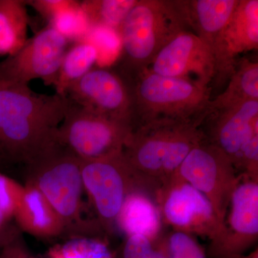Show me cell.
Instances as JSON below:
<instances>
[{
    "mask_svg": "<svg viewBox=\"0 0 258 258\" xmlns=\"http://www.w3.org/2000/svg\"><path fill=\"white\" fill-rule=\"evenodd\" d=\"M84 191L89 197L98 222L111 230L131 193L147 191L155 199L156 193L141 179L125 160L123 152L96 160L81 161Z\"/></svg>",
    "mask_w": 258,
    "mask_h": 258,
    "instance_id": "7",
    "label": "cell"
},
{
    "mask_svg": "<svg viewBox=\"0 0 258 258\" xmlns=\"http://www.w3.org/2000/svg\"><path fill=\"white\" fill-rule=\"evenodd\" d=\"M225 258H258V250L257 248L254 250L253 252H251L250 254L244 255V254H239V255L230 256V257Z\"/></svg>",
    "mask_w": 258,
    "mask_h": 258,
    "instance_id": "30",
    "label": "cell"
},
{
    "mask_svg": "<svg viewBox=\"0 0 258 258\" xmlns=\"http://www.w3.org/2000/svg\"><path fill=\"white\" fill-rule=\"evenodd\" d=\"M123 258H164L154 247V242L142 235L127 237Z\"/></svg>",
    "mask_w": 258,
    "mask_h": 258,
    "instance_id": "26",
    "label": "cell"
},
{
    "mask_svg": "<svg viewBox=\"0 0 258 258\" xmlns=\"http://www.w3.org/2000/svg\"><path fill=\"white\" fill-rule=\"evenodd\" d=\"M176 174L208 199L225 225L231 198L241 179L230 158L204 140L186 156Z\"/></svg>",
    "mask_w": 258,
    "mask_h": 258,
    "instance_id": "9",
    "label": "cell"
},
{
    "mask_svg": "<svg viewBox=\"0 0 258 258\" xmlns=\"http://www.w3.org/2000/svg\"><path fill=\"white\" fill-rule=\"evenodd\" d=\"M57 247L64 258H113L107 244L94 237H75Z\"/></svg>",
    "mask_w": 258,
    "mask_h": 258,
    "instance_id": "24",
    "label": "cell"
},
{
    "mask_svg": "<svg viewBox=\"0 0 258 258\" xmlns=\"http://www.w3.org/2000/svg\"><path fill=\"white\" fill-rule=\"evenodd\" d=\"M187 26L176 0H138L120 25L119 72L130 84Z\"/></svg>",
    "mask_w": 258,
    "mask_h": 258,
    "instance_id": "3",
    "label": "cell"
},
{
    "mask_svg": "<svg viewBox=\"0 0 258 258\" xmlns=\"http://www.w3.org/2000/svg\"><path fill=\"white\" fill-rule=\"evenodd\" d=\"M25 5L22 0H0V55H14L28 40Z\"/></svg>",
    "mask_w": 258,
    "mask_h": 258,
    "instance_id": "20",
    "label": "cell"
},
{
    "mask_svg": "<svg viewBox=\"0 0 258 258\" xmlns=\"http://www.w3.org/2000/svg\"><path fill=\"white\" fill-rule=\"evenodd\" d=\"M146 70L209 88H211L215 74L211 50L200 37L188 30L179 32L171 39Z\"/></svg>",
    "mask_w": 258,
    "mask_h": 258,
    "instance_id": "12",
    "label": "cell"
},
{
    "mask_svg": "<svg viewBox=\"0 0 258 258\" xmlns=\"http://www.w3.org/2000/svg\"><path fill=\"white\" fill-rule=\"evenodd\" d=\"M249 101H258V62L242 59L236 63L225 89L212 98L206 113L232 108Z\"/></svg>",
    "mask_w": 258,
    "mask_h": 258,
    "instance_id": "19",
    "label": "cell"
},
{
    "mask_svg": "<svg viewBox=\"0 0 258 258\" xmlns=\"http://www.w3.org/2000/svg\"><path fill=\"white\" fill-rule=\"evenodd\" d=\"M98 58V47L90 40L85 39L71 45L62 59L54 85L56 93L64 96L68 88L91 71Z\"/></svg>",
    "mask_w": 258,
    "mask_h": 258,
    "instance_id": "21",
    "label": "cell"
},
{
    "mask_svg": "<svg viewBox=\"0 0 258 258\" xmlns=\"http://www.w3.org/2000/svg\"><path fill=\"white\" fill-rule=\"evenodd\" d=\"M138 0H86L81 9L90 29L108 28L118 31L125 17Z\"/></svg>",
    "mask_w": 258,
    "mask_h": 258,
    "instance_id": "22",
    "label": "cell"
},
{
    "mask_svg": "<svg viewBox=\"0 0 258 258\" xmlns=\"http://www.w3.org/2000/svg\"><path fill=\"white\" fill-rule=\"evenodd\" d=\"M240 0H176L187 28L211 50Z\"/></svg>",
    "mask_w": 258,
    "mask_h": 258,
    "instance_id": "16",
    "label": "cell"
},
{
    "mask_svg": "<svg viewBox=\"0 0 258 258\" xmlns=\"http://www.w3.org/2000/svg\"><path fill=\"white\" fill-rule=\"evenodd\" d=\"M66 96L0 81V166L26 167L55 143Z\"/></svg>",
    "mask_w": 258,
    "mask_h": 258,
    "instance_id": "1",
    "label": "cell"
},
{
    "mask_svg": "<svg viewBox=\"0 0 258 258\" xmlns=\"http://www.w3.org/2000/svg\"><path fill=\"white\" fill-rule=\"evenodd\" d=\"M156 202L162 221L174 230L198 235L216 244L225 233L211 204L203 194L177 174L158 191Z\"/></svg>",
    "mask_w": 258,
    "mask_h": 258,
    "instance_id": "8",
    "label": "cell"
},
{
    "mask_svg": "<svg viewBox=\"0 0 258 258\" xmlns=\"http://www.w3.org/2000/svg\"><path fill=\"white\" fill-rule=\"evenodd\" d=\"M9 217L0 210V242L10 244L17 238L16 230L9 225Z\"/></svg>",
    "mask_w": 258,
    "mask_h": 258,
    "instance_id": "29",
    "label": "cell"
},
{
    "mask_svg": "<svg viewBox=\"0 0 258 258\" xmlns=\"http://www.w3.org/2000/svg\"><path fill=\"white\" fill-rule=\"evenodd\" d=\"M26 184L36 188L63 225L64 233H83L81 161L55 143L25 168Z\"/></svg>",
    "mask_w": 258,
    "mask_h": 258,
    "instance_id": "5",
    "label": "cell"
},
{
    "mask_svg": "<svg viewBox=\"0 0 258 258\" xmlns=\"http://www.w3.org/2000/svg\"><path fill=\"white\" fill-rule=\"evenodd\" d=\"M71 42L49 25L0 62V81L28 85L32 80L41 79L47 86H54Z\"/></svg>",
    "mask_w": 258,
    "mask_h": 258,
    "instance_id": "10",
    "label": "cell"
},
{
    "mask_svg": "<svg viewBox=\"0 0 258 258\" xmlns=\"http://www.w3.org/2000/svg\"><path fill=\"white\" fill-rule=\"evenodd\" d=\"M132 127L111 119L68 98L55 142L81 161L96 160L123 152Z\"/></svg>",
    "mask_w": 258,
    "mask_h": 258,
    "instance_id": "6",
    "label": "cell"
},
{
    "mask_svg": "<svg viewBox=\"0 0 258 258\" xmlns=\"http://www.w3.org/2000/svg\"><path fill=\"white\" fill-rule=\"evenodd\" d=\"M154 244L164 258H207L205 249L193 235L179 231L161 235Z\"/></svg>",
    "mask_w": 258,
    "mask_h": 258,
    "instance_id": "23",
    "label": "cell"
},
{
    "mask_svg": "<svg viewBox=\"0 0 258 258\" xmlns=\"http://www.w3.org/2000/svg\"><path fill=\"white\" fill-rule=\"evenodd\" d=\"M23 191V186L0 172V210L10 219L14 217Z\"/></svg>",
    "mask_w": 258,
    "mask_h": 258,
    "instance_id": "25",
    "label": "cell"
},
{
    "mask_svg": "<svg viewBox=\"0 0 258 258\" xmlns=\"http://www.w3.org/2000/svg\"><path fill=\"white\" fill-rule=\"evenodd\" d=\"M162 222L155 199L142 190L128 195L116 220L126 237L142 235L153 242L160 237Z\"/></svg>",
    "mask_w": 258,
    "mask_h": 258,
    "instance_id": "18",
    "label": "cell"
},
{
    "mask_svg": "<svg viewBox=\"0 0 258 258\" xmlns=\"http://www.w3.org/2000/svg\"><path fill=\"white\" fill-rule=\"evenodd\" d=\"M19 239L18 237L2 249L0 258H35Z\"/></svg>",
    "mask_w": 258,
    "mask_h": 258,
    "instance_id": "28",
    "label": "cell"
},
{
    "mask_svg": "<svg viewBox=\"0 0 258 258\" xmlns=\"http://www.w3.org/2000/svg\"><path fill=\"white\" fill-rule=\"evenodd\" d=\"M8 245V244H5L3 243V242H0V252H1L2 249L4 248L5 246Z\"/></svg>",
    "mask_w": 258,
    "mask_h": 258,
    "instance_id": "31",
    "label": "cell"
},
{
    "mask_svg": "<svg viewBox=\"0 0 258 258\" xmlns=\"http://www.w3.org/2000/svg\"><path fill=\"white\" fill-rule=\"evenodd\" d=\"M258 47V0H240L214 48L213 83L222 86L235 71L236 57Z\"/></svg>",
    "mask_w": 258,
    "mask_h": 258,
    "instance_id": "14",
    "label": "cell"
},
{
    "mask_svg": "<svg viewBox=\"0 0 258 258\" xmlns=\"http://www.w3.org/2000/svg\"><path fill=\"white\" fill-rule=\"evenodd\" d=\"M202 120H153L129 134L123 154L141 179L157 191L176 175L191 150L205 140Z\"/></svg>",
    "mask_w": 258,
    "mask_h": 258,
    "instance_id": "2",
    "label": "cell"
},
{
    "mask_svg": "<svg viewBox=\"0 0 258 258\" xmlns=\"http://www.w3.org/2000/svg\"><path fill=\"white\" fill-rule=\"evenodd\" d=\"M229 209L225 235L209 247L211 258L243 254L257 240L258 181L241 176Z\"/></svg>",
    "mask_w": 258,
    "mask_h": 258,
    "instance_id": "13",
    "label": "cell"
},
{
    "mask_svg": "<svg viewBox=\"0 0 258 258\" xmlns=\"http://www.w3.org/2000/svg\"><path fill=\"white\" fill-rule=\"evenodd\" d=\"M133 103V128L153 120H202L212 88L188 80L144 71L129 84Z\"/></svg>",
    "mask_w": 258,
    "mask_h": 258,
    "instance_id": "4",
    "label": "cell"
},
{
    "mask_svg": "<svg viewBox=\"0 0 258 258\" xmlns=\"http://www.w3.org/2000/svg\"><path fill=\"white\" fill-rule=\"evenodd\" d=\"M14 218L22 230L42 239L64 234L63 225L42 194L30 185L23 186Z\"/></svg>",
    "mask_w": 258,
    "mask_h": 258,
    "instance_id": "17",
    "label": "cell"
},
{
    "mask_svg": "<svg viewBox=\"0 0 258 258\" xmlns=\"http://www.w3.org/2000/svg\"><path fill=\"white\" fill-rule=\"evenodd\" d=\"M200 127L205 141L225 153L235 166L244 146L258 136V101L206 113Z\"/></svg>",
    "mask_w": 258,
    "mask_h": 258,
    "instance_id": "15",
    "label": "cell"
},
{
    "mask_svg": "<svg viewBox=\"0 0 258 258\" xmlns=\"http://www.w3.org/2000/svg\"><path fill=\"white\" fill-rule=\"evenodd\" d=\"M50 25L56 18L66 10L79 6L81 2L74 0H31L25 1Z\"/></svg>",
    "mask_w": 258,
    "mask_h": 258,
    "instance_id": "27",
    "label": "cell"
},
{
    "mask_svg": "<svg viewBox=\"0 0 258 258\" xmlns=\"http://www.w3.org/2000/svg\"><path fill=\"white\" fill-rule=\"evenodd\" d=\"M70 101L133 128L130 86L118 71L92 69L71 84L64 93Z\"/></svg>",
    "mask_w": 258,
    "mask_h": 258,
    "instance_id": "11",
    "label": "cell"
}]
</instances>
